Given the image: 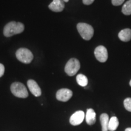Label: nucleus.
Segmentation results:
<instances>
[{
	"mask_svg": "<svg viewBox=\"0 0 131 131\" xmlns=\"http://www.w3.org/2000/svg\"><path fill=\"white\" fill-rule=\"evenodd\" d=\"M86 121L89 125H93L96 122V113L94 109H88L86 114Z\"/></svg>",
	"mask_w": 131,
	"mask_h": 131,
	"instance_id": "9b49d317",
	"label": "nucleus"
},
{
	"mask_svg": "<svg viewBox=\"0 0 131 131\" xmlns=\"http://www.w3.org/2000/svg\"><path fill=\"white\" fill-rule=\"evenodd\" d=\"M122 12L125 15H131V0H129L124 3L122 7Z\"/></svg>",
	"mask_w": 131,
	"mask_h": 131,
	"instance_id": "dca6fc26",
	"label": "nucleus"
},
{
	"mask_svg": "<svg viewBox=\"0 0 131 131\" xmlns=\"http://www.w3.org/2000/svg\"><path fill=\"white\" fill-rule=\"evenodd\" d=\"M129 84H130V86H131V80H130V82H129Z\"/></svg>",
	"mask_w": 131,
	"mask_h": 131,
	"instance_id": "5701e85b",
	"label": "nucleus"
},
{
	"mask_svg": "<svg viewBox=\"0 0 131 131\" xmlns=\"http://www.w3.org/2000/svg\"><path fill=\"white\" fill-rule=\"evenodd\" d=\"M101 126H102V131H108V125H109V118L107 114H102L100 117Z\"/></svg>",
	"mask_w": 131,
	"mask_h": 131,
	"instance_id": "ddd939ff",
	"label": "nucleus"
},
{
	"mask_svg": "<svg viewBox=\"0 0 131 131\" xmlns=\"http://www.w3.org/2000/svg\"><path fill=\"white\" fill-rule=\"evenodd\" d=\"M65 7L64 2L63 0H53L49 5V9L55 12H60L63 11Z\"/></svg>",
	"mask_w": 131,
	"mask_h": 131,
	"instance_id": "9d476101",
	"label": "nucleus"
},
{
	"mask_svg": "<svg viewBox=\"0 0 131 131\" xmlns=\"http://www.w3.org/2000/svg\"><path fill=\"white\" fill-rule=\"evenodd\" d=\"M124 106L129 112H131V98H127L124 101Z\"/></svg>",
	"mask_w": 131,
	"mask_h": 131,
	"instance_id": "f3484780",
	"label": "nucleus"
},
{
	"mask_svg": "<svg viewBox=\"0 0 131 131\" xmlns=\"http://www.w3.org/2000/svg\"><path fill=\"white\" fill-rule=\"evenodd\" d=\"M77 81L78 84L82 87L86 86L88 84V78L83 74H78L77 76Z\"/></svg>",
	"mask_w": 131,
	"mask_h": 131,
	"instance_id": "2eb2a0df",
	"label": "nucleus"
},
{
	"mask_svg": "<svg viewBox=\"0 0 131 131\" xmlns=\"http://www.w3.org/2000/svg\"><path fill=\"white\" fill-rule=\"evenodd\" d=\"M125 131H131V127H128V128L126 129Z\"/></svg>",
	"mask_w": 131,
	"mask_h": 131,
	"instance_id": "412c9836",
	"label": "nucleus"
},
{
	"mask_svg": "<svg viewBox=\"0 0 131 131\" xmlns=\"http://www.w3.org/2000/svg\"><path fill=\"white\" fill-rule=\"evenodd\" d=\"M85 118V114L83 111H78L75 112L70 118V123L73 126H78L82 123Z\"/></svg>",
	"mask_w": 131,
	"mask_h": 131,
	"instance_id": "6e6552de",
	"label": "nucleus"
},
{
	"mask_svg": "<svg viewBox=\"0 0 131 131\" xmlns=\"http://www.w3.org/2000/svg\"><path fill=\"white\" fill-rule=\"evenodd\" d=\"M63 1H64V2H65V3H68V1H69V0H63Z\"/></svg>",
	"mask_w": 131,
	"mask_h": 131,
	"instance_id": "4be33fe9",
	"label": "nucleus"
},
{
	"mask_svg": "<svg viewBox=\"0 0 131 131\" xmlns=\"http://www.w3.org/2000/svg\"><path fill=\"white\" fill-rule=\"evenodd\" d=\"M119 125V122L117 117H112L109 119V125H108V130L110 131H114L117 129Z\"/></svg>",
	"mask_w": 131,
	"mask_h": 131,
	"instance_id": "4468645a",
	"label": "nucleus"
},
{
	"mask_svg": "<svg viewBox=\"0 0 131 131\" xmlns=\"http://www.w3.org/2000/svg\"><path fill=\"white\" fill-rule=\"evenodd\" d=\"M4 71H5L4 66L3 65V64L0 63V78L3 76V75H4Z\"/></svg>",
	"mask_w": 131,
	"mask_h": 131,
	"instance_id": "6ab92c4d",
	"label": "nucleus"
},
{
	"mask_svg": "<svg viewBox=\"0 0 131 131\" xmlns=\"http://www.w3.org/2000/svg\"><path fill=\"white\" fill-rule=\"evenodd\" d=\"M72 95L73 93L71 90L63 88V89H61L57 91L56 94V98L58 101L66 102L72 98Z\"/></svg>",
	"mask_w": 131,
	"mask_h": 131,
	"instance_id": "0eeeda50",
	"label": "nucleus"
},
{
	"mask_svg": "<svg viewBox=\"0 0 131 131\" xmlns=\"http://www.w3.org/2000/svg\"><path fill=\"white\" fill-rule=\"evenodd\" d=\"M27 84L29 91H30V92L34 96L38 97V96H40L41 95V88L35 80H29L27 81Z\"/></svg>",
	"mask_w": 131,
	"mask_h": 131,
	"instance_id": "1a4fd4ad",
	"label": "nucleus"
},
{
	"mask_svg": "<svg viewBox=\"0 0 131 131\" xmlns=\"http://www.w3.org/2000/svg\"><path fill=\"white\" fill-rule=\"evenodd\" d=\"M80 69V63L77 58H71L68 61L65 66V72L69 76H73L78 72Z\"/></svg>",
	"mask_w": 131,
	"mask_h": 131,
	"instance_id": "39448f33",
	"label": "nucleus"
},
{
	"mask_svg": "<svg viewBox=\"0 0 131 131\" xmlns=\"http://www.w3.org/2000/svg\"><path fill=\"white\" fill-rule=\"evenodd\" d=\"M24 30V25L20 22L10 21L4 26L3 34L6 37H10L22 33Z\"/></svg>",
	"mask_w": 131,
	"mask_h": 131,
	"instance_id": "f257e3e1",
	"label": "nucleus"
},
{
	"mask_svg": "<svg viewBox=\"0 0 131 131\" xmlns=\"http://www.w3.org/2000/svg\"><path fill=\"white\" fill-rule=\"evenodd\" d=\"M94 55L96 60L101 63H104L107 60V50L103 46H99L96 47L94 51Z\"/></svg>",
	"mask_w": 131,
	"mask_h": 131,
	"instance_id": "423d86ee",
	"label": "nucleus"
},
{
	"mask_svg": "<svg viewBox=\"0 0 131 131\" xmlns=\"http://www.w3.org/2000/svg\"><path fill=\"white\" fill-rule=\"evenodd\" d=\"M77 28L80 35L85 40H90L94 34L92 26L84 23H80L77 26Z\"/></svg>",
	"mask_w": 131,
	"mask_h": 131,
	"instance_id": "f03ea898",
	"label": "nucleus"
},
{
	"mask_svg": "<svg viewBox=\"0 0 131 131\" xmlns=\"http://www.w3.org/2000/svg\"><path fill=\"white\" fill-rule=\"evenodd\" d=\"M118 38L123 42H128L131 40V29H124L121 30L118 34Z\"/></svg>",
	"mask_w": 131,
	"mask_h": 131,
	"instance_id": "f8f14e48",
	"label": "nucleus"
},
{
	"mask_svg": "<svg viewBox=\"0 0 131 131\" xmlns=\"http://www.w3.org/2000/svg\"><path fill=\"white\" fill-rule=\"evenodd\" d=\"M95 0H83V4L85 5H90L94 3Z\"/></svg>",
	"mask_w": 131,
	"mask_h": 131,
	"instance_id": "aec40b11",
	"label": "nucleus"
},
{
	"mask_svg": "<svg viewBox=\"0 0 131 131\" xmlns=\"http://www.w3.org/2000/svg\"><path fill=\"white\" fill-rule=\"evenodd\" d=\"M10 91L12 94L18 98H26L29 96L27 88L23 83L15 82L10 86Z\"/></svg>",
	"mask_w": 131,
	"mask_h": 131,
	"instance_id": "7ed1b4c3",
	"label": "nucleus"
},
{
	"mask_svg": "<svg viewBox=\"0 0 131 131\" xmlns=\"http://www.w3.org/2000/svg\"><path fill=\"white\" fill-rule=\"evenodd\" d=\"M16 58L24 64H29L32 61L34 55L32 52L28 49L20 48L16 52Z\"/></svg>",
	"mask_w": 131,
	"mask_h": 131,
	"instance_id": "20e7f679",
	"label": "nucleus"
},
{
	"mask_svg": "<svg viewBox=\"0 0 131 131\" xmlns=\"http://www.w3.org/2000/svg\"><path fill=\"white\" fill-rule=\"evenodd\" d=\"M124 1L125 0H112V3L114 6H118L122 4L124 2Z\"/></svg>",
	"mask_w": 131,
	"mask_h": 131,
	"instance_id": "a211bd4d",
	"label": "nucleus"
}]
</instances>
